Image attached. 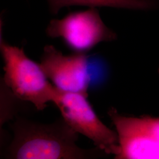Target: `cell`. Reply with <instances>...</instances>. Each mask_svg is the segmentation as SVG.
<instances>
[{
	"instance_id": "6da1fadb",
	"label": "cell",
	"mask_w": 159,
	"mask_h": 159,
	"mask_svg": "<svg viewBox=\"0 0 159 159\" xmlns=\"http://www.w3.org/2000/svg\"><path fill=\"white\" fill-rule=\"evenodd\" d=\"M10 127L14 137L6 150L7 159H93L106 154L96 147L78 146L79 133L63 118L43 124L17 117Z\"/></svg>"
},
{
	"instance_id": "7a4b0ae2",
	"label": "cell",
	"mask_w": 159,
	"mask_h": 159,
	"mask_svg": "<svg viewBox=\"0 0 159 159\" xmlns=\"http://www.w3.org/2000/svg\"><path fill=\"white\" fill-rule=\"evenodd\" d=\"M0 50L4 62L3 83L18 100L31 102L38 110L54 102L57 89L48 81L40 63L30 59L23 48L7 43L1 30Z\"/></svg>"
},
{
	"instance_id": "3957f363",
	"label": "cell",
	"mask_w": 159,
	"mask_h": 159,
	"mask_svg": "<svg viewBox=\"0 0 159 159\" xmlns=\"http://www.w3.org/2000/svg\"><path fill=\"white\" fill-rule=\"evenodd\" d=\"M53 103L60 110L63 119L74 130L90 139L96 148L106 154H116L119 148L117 133L98 117L87 97L57 89Z\"/></svg>"
},
{
	"instance_id": "277c9868",
	"label": "cell",
	"mask_w": 159,
	"mask_h": 159,
	"mask_svg": "<svg viewBox=\"0 0 159 159\" xmlns=\"http://www.w3.org/2000/svg\"><path fill=\"white\" fill-rule=\"evenodd\" d=\"M46 33L51 38H61L70 49L80 53H86L100 43L117 39L116 34L106 25L96 8L52 20Z\"/></svg>"
},
{
	"instance_id": "5b68a950",
	"label": "cell",
	"mask_w": 159,
	"mask_h": 159,
	"mask_svg": "<svg viewBox=\"0 0 159 159\" xmlns=\"http://www.w3.org/2000/svg\"><path fill=\"white\" fill-rule=\"evenodd\" d=\"M108 114L119 139L114 159H159V117H126L114 108Z\"/></svg>"
},
{
	"instance_id": "8992f818",
	"label": "cell",
	"mask_w": 159,
	"mask_h": 159,
	"mask_svg": "<svg viewBox=\"0 0 159 159\" xmlns=\"http://www.w3.org/2000/svg\"><path fill=\"white\" fill-rule=\"evenodd\" d=\"M91 58L86 53L64 55L55 47L48 45L44 48L40 64L58 89L88 97L91 84Z\"/></svg>"
},
{
	"instance_id": "52a82bcc",
	"label": "cell",
	"mask_w": 159,
	"mask_h": 159,
	"mask_svg": "<svg viewBox=\"0 0 159 159\" xmlns=\"http://www.w3.org/2000/svg\"><path fill=\"white\" fill-rule=\"evenodd\" d=\"M50 11L56 15L65 7L87 6L90 8L109 7L134 10H153L158 8L159 0H47Z\"/></svg>"
},
{
	"instance_id": "ba28073f",
	"label": "cell",
	"mask_w": 159,
	"mask_h": 159,
	"mask_svg": "<svg viewBox=\"0 0 159 159\" xmlns=\"http://www.w3.org/2000/svg\"></svg>"
}]
</instances>
